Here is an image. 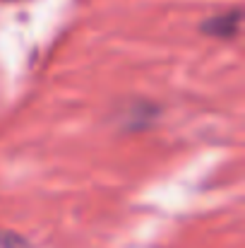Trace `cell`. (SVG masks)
<instances>
[{
  "label": "cell",
  "instance_id": "7a4b0ae2",
  "mask_svg": "<svg viewBox=\"0 0 245 248\" xmlns=\"http://www.w3.org/2000/svg\"><path fill=\"white\" fill-rule=\"evenodd\" d=\"M0 248H31V244L12 229H0Z\"/></svg>",
  "mask_w": 245,
  "mask_h": 248
},
{
  "label": "cell",
  "instance_id": "3957f363",
  "mask_svg": "<svg viewBox=\"0 0 245 248\" xmlns=\"http://www.w3.org/2000/svg\"><path fill=\"white\" fill-rule=\"evenodd\" d=\"M7 2H14V0H7Z\"/></svg>",
  "mask_w": 245,
  "mask_h": 248
},
{
  "label": "cell",
  "instance_id": "6da1fadb",
  "mask_svg": "<svg viewBox=\"0 0 245 248\" xmlns=\"http://www.w3.org/2000/svg\"><path fill=\"white\" fill-rule=\"evenodd\" d=\"M202 31L209 34V36H216V39H233V36H238V31H241V10L233 7L229 12L209 17L207 22H202Z\"/></svg>",
  "mask_w": 245,
  "mask_h": 248
}]
</instances>
